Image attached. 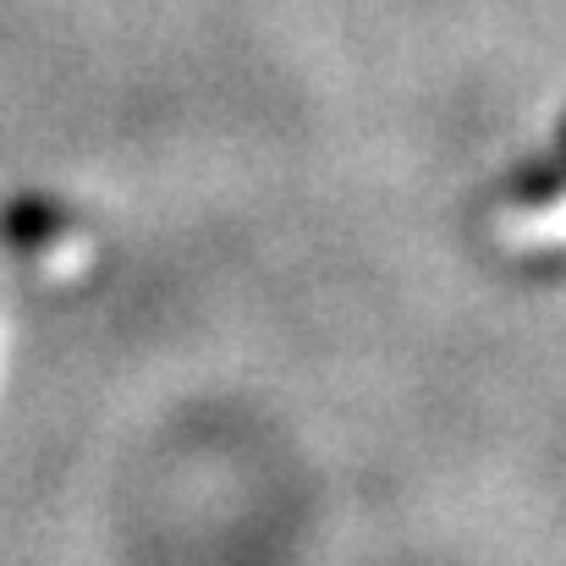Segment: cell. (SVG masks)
I'll return each instance as SVG.
<instances>
[{
	"instance_id": "6da1fadb",
	"label": "cell",
	"mask_w": 566,
	"mask_h": 566,
	"mask_svg": "<svg viewBox=\"0 0 566 566\" xmlns=\"http://www.w3.org/2000/svg\"><path fill=\"white\" fill-rule=\"evenodd\" d=\"M72 226H77V209L66 198H50V192H22L0 209V242L17 253H39V248L61 242Z\"/></svg>"
},
{
	"instance_id": "7a4b0ae2",
	"label": "cell",
	"mask_w": 566,
	"mask_h": 566,
	"mask_svg": "<svg viewBox=\"0 0 566 566\" xmlns=\"http://www.w3.org/2000/svg\"><path fill=\"white\" fill-rule=\"evenodd\" d=\"M562 192H566V160H528V166H517L501 182V198L517 203V209H545Z\"/></svg>"
},
{
	"instance_id": "3957f363",
	"label": "cell",
	"mask_w": 566,
	"mask_h": 566,
	"mask_svg": "<svg viewBox=\"0 0 566 566\" xmlns=\"http://www.w3.org/2000/svg\"><path fill=\"white\" fill-rule=\"evenodd\" d=\"M562 160H566V122H562Z\"/></svg>"
}]
</instances>
